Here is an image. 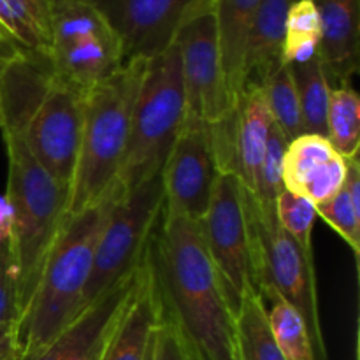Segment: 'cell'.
<instances>
[{
	"label": "cell",
	"instance_id": "16",
	"mask_svg": "<svg viewBox=\"0 0 360 360\" xmlns=\"http://www.w3.org/2000/svg\"><path fill=\"white\" fill-rule=\"evenodd\" d=\"M148 250L139 283L109 333L98 360H150L151 341L160 316V299Z\"/></svg>",
	"mask_w": 360,
	"mask_h": 360
},
{
	"label": "cell",
	"instance_id": "24",
	"mask_svg": "<svg viewBox=\"0 0 360 360\" xmlns=\"http://www.w3.org/2000/svg\"><path fill=\"white\" fill-rule=\"evenodd\" d=\"M239 360H287L281 354L273 333L262 299L257 292L246 295L236 316Z\"/></svg>",
	"mask_w": 360,
	"mask_h": 360
},
{
	"label": "cell",
	"instance_id": "33",
	"mask_svg": "<svg viewBox=\"0 0 360 360\" xmlns=\"http://www.w3.org/2000/svg\"><path fill=\"white\" fill-rule=\"evenodd\" d=\"M0 360H18L16 323L0 329Z\"/></svg>",
	"mask_w": 360,
	"mask_h": 360
},
{
	"label": "cell",
	"instance_id": "20",
	"mask_svg": "<svg viewBox=\"0 0 360 360\" xmlns=\"http://www.w3.org/2000/svg\"><path fill=\"white\" fill-rule=\"evenodd\" d=\"M259 4L260 0H214L221 67L229 94L234 102L245 88V53Z\"/></svg>",
	"mask_w": 360,
	"mask_h": 360
},
{
	"label": "cell",
	"instance_id": "4",
	"mask_svg": "<svg viewBox=\"0 0 360 360\" xmlns=\"http://www.w3.org/2000/svg\"><path fill=\"white\" fill-rule=\"evenodd\" d=\"M0 130L9 167L6 195L14 213L11 248L16 271V309L20 322L30 306L49 250L65 220L69 190L56 183L35 160L20 129L2 127Z\"/></svg>",
	"mask_w": 360,
	"mask_h": 360
},
{
	"label": "cell",
	"instance_id": "28",
	"mask_svg": "<svg viewBox=\"0 0 360 360\" xmlns=\"http://www.w3.org/2000/svg\"><path fill=\"white\" fill-rule=\"evenodd\" d=\"M274 211L280 227L301 246L306 255H313V227L316 220V207L306 197L294 192H283L274 202Z\"/></svg>",
	"mask_w": 360,
	"mask_h": 360
},
{
	"label": "cell",
	"instance_id": "30",
	"mask_svg": "<svg viewBox=\"0 0 360 360\" xmlns=\"http://www.w3.org/2000/svg\"><path fill=\"white\" fill-rule=\"evenodd\" d=\"M316 214L326 220L352 248L354 255L359 259L360 253V213L352 204L347 188L341 186L340 192L329 200L316 204Z\"/></svg>",
	"mask_w": 360,
	"mask_h": 360
},
{
	"label": "cell",
	"instance_id": "2",
	"mask_svg": "<svg viewBox=\"0 0 360 360\" xmlns=\"http://www.w3.org/2000/svg\"><path fill=\"white\" fill-rule=\"evenodd\" d=\"M123 193L116 186L77 217L63 221L39 276L34 297L16 326L18 360H34L79 313L95 246Z\"/></svg>",
	"mask_w": 360,
	"mask_h": 360
},
{
	"label": "cell",
	"instance_id": "18",
	"mask_svg": "<svg viewBox=\"0 0 360 360\" xmlns=\"http://www.w3.org/2000/svg\"><path fill=\"white\" fill-rule=\"evenodd\" d=\"M271 125L273 116L262 86H246L236 101V158L239 181L252 197L259 186Z\"/></svg>",
	"mask_w": 360,
	"mask_h": 360
},
{
	"label": "cell",
	"instance_id": "25",
	"mask_svg": "<svg viewBox=\"0 0 360 360\" xmlns=\"http://www.w3.org/2000/svg\"><path fill=\"white\" fill-rule=\"evenodd\" d=\"M327 139L345 160L359 155L360 97L352 84L330 86L327 105Z\"/></svg>",
	"mask_w": 360,
	"mask_h": 360
},
{
	"label": "cell",
	"instance_id": "1",
	"mask_svg": "<svg viewBox=\"0 0 360 360\" xmlns=\"http://www.w3.org/2000/svg\"><path fill=\"white\" fill-rule=\"evenodd\" d=\"M150 262L160 309L190 360H239L236 315L204 243L202 227L181 214H160Z\"/></svg>",
	"mask_w": 360,
	"mask_h": 360
},
{
	"label": "cell",
	"instance_id": "12",
	"mask_svg": "<svg viewBox=\"0 0 360 360\" xmlns=\"http://www.w3.org/2000/svg\"><path fill=\"white\" fill-rule=\"evenodd\" d=\"M217 176L210 127L186 112L181 132L162 169V213L181 214L200 224L210 207Z\"/></svg>",
	"mask_w": 360,
	"mask_h": 360
},
{
	"label": "cell",
	"instance_id": "36",
	"mask_svg": "<svg viewBox=\"0 0 360 360\" xmlns=\"http://www.w3.org/2000/svg\"><path fill=\"white\" fill-rule=\"evenodd\" d=\"M34 2H35V4H37V6H39V7H41V9H42V11H44V13H46V14H48V0H34Z\"/></svg>",
	"mask_w": 360,
	"mask_h": 360
},
{
	"label": "cell",
	"instance_id": "17",
	"mask_svg": "<svg viewBox=\"0 0 360 360\" xmlns=\"http://www.w3.org/2000/svg\"><path fill=\"white\" fill-rule=\"evenodd\" d=\"M319 11L320 60L336 86L350 84L360 58V0H311Z\"/></svg>",
	"mask_w": 360,
	"mask_h": 360
},
{
	"label": "cell",
	"instance_id": "11",
	"mask_svg": "<svg viewBox=\"0 0 360 360\" xmlns=\"http://www.w3.org/2000/svg\"><path fill=\"white\" fill-rule=\"evenodd\" d=\"M84 94L53 79L21 127L35 160L70 190L83 132Z\"/></svg>",
	"mask_w": 360,
	"mask_h": 360
},
{
	"label": "cell",
	"instance_id": "5",
	"mask_svg": "<svg viewBox=\"0 0 360 360\" xmlns=\"http://www.w3.org/2000/svg\"><path fill=\"white\" fill-rule=\"evenodd\" d=\"M186 120L181 56L174 41L146 62L129 148L115 186L122 193L162 172Z\"/></svg>",
	"mask_w": 360,
	"mask_h": 360
},
{
	"label": "cell",
	"instance_id": "34",
	"mask_svg": "<svg viewBox=\"0 0 360 360\" xmlns=\"http://www.w3.org/2000/svg\"><path fill=\"white\" fill-rule=\"evenodd\" d=\"M14 213L7 195H0V243L11 239L13 234Z\"/></svg>",
	"mask_w": 360,
	"mask_h": 360
},
{
	"label": "cell",
	"instance_id": "19",
	"mask_svg": "<svg viewBox=\"0 0 360 360\" xmlns=\"http://www.w3.org/2000/svg\"><path fill=\"white\" fill-rule=\"evenodd\" d=\"M297 0H260L245 53V88L262 86L281 63L285 27ZM243 88V90H245Z\"/></svg>",
	"mask_w": 360,
	"mask_h": 360
},
{
	"label": "cell",
	"instance_id": "7",
	"mask_svg": "<svg viewBox=\"0 0 360 360\" xmlns=\"http://www.w3.org/2000/svg\"><path fill=\"white\" fill-rule=\"evenodd\" d=\"M207 253L220 276L229 306L238 316L246 295L257 290L255 234L248 192L232 172L214 179L210 207L200 221Z\"/></svg>",
	"mask_w": 360,
	"mask_h": 360
},
{
	"label": "cell",
	"instance_id": "15",
	"mask_svg": "<svg viewBox=\"0 0 360 360\" xmlns=\"http://www.w3.org/2000/svg\"><path fill=\"white\" fill-rule=\"evenodd\" d=\"M347 160L327 137L302 134L288 143L283 158V186L288 192L322 204L336 195L345 183Z\"/></svg>",
	"mask_w": 360,
	"mask_h": 360
},
{
	"label": "cell",
	"instance_id": "9",
	"mask_svg": "<svg viewBox=\"0 0 360 360\" xmlns=\"http://www.w3.org/2000/svg\"><path fill=\"white\" fill-rule=\"evenodd\" d=\"M248 204L255 234L257 290L262 283L273 285L304 322L316 360H327L313 255H306L280 227L274 206H262L250 193Z\"/></svg>",
	"mask_w": 360,
	"mask_h": 360
},
{
	"label": "cell",
	"instance_id": "14",
	"mask_svg": "<svg viewBox=\"0 0 360 360\" xmlns=\"http://www.w3.org/2000/svg\"><path fill=\"white\" fill-rule=\"evenodd\" d=\"M143 264L144 257L132 273L123 276L97 301L77 313L76 319L34 360H98L109 333L139 283Z\"/></svg>",
	"mask_w": 360,
	"mask_h": 360
},
{
	"label": "cell",
	"instance_id": "26",
	"mask_svg": "<svg viewBox=\"0 0 360 360\" xmlns=\"http://www.w3.org/2000/svg\"><path fill=\"white\" fill-rule=\"evenodd\" d=\"M320 39H322V27L315 4L311 0H297L287 18L281 63L297 65L319 56Z\"/></svg>",
	"mask_w": 360,
	"mask_h": 360
},
{
	"label": "cell",
	"instance_id": "31",
	"mask_svg": "<svg viewBox=\"0 0 360 360\" xmlns=\"http://www.w3.org/2000/svg\"><path fill=\"white\" fill-rule=\"evenodd\" d=\"M18 323L16 271L11 239L0 243V329Z\"/></svg>",
	"mask_w": 360,
	"mask_h": 360
},
{
	"label": "cell",
	"instance_id": "13",
	"mask_svg": "<svg viewBox=\"0 0 360 360\" xmlns=\"http://www.w3.org/2000/svg\"><path fill=\"white\" fill-rule=\"evenodd\" d=\"M118 34L123 56L151 58L172 41L193 0H91Z\"/></svg>",
	"mask_w": 360,
	"mask_h": 360
},
{
	"label": "cell",
	"instance_id": "3",
	"mask_svg": "<svg viewBox=\"0 0 360 360\" xmlns=\"http://www.w3.org/2000/svg\"><path fill=\"white\" fill-rule=\"evenodd\" d=\"M146 62V58L125 60L84 94L83 132L65 220L101 202L115 186L129 148Z\"/></svg>",
	"mask_w": 360,
	"mask_h": 360
},
{
	"label": "cell",
	"instance_id": "6",
	"mask_svg": "<svg viewBox=\"0 0 360 360\" xmlns=\"http://www.w3.org/2000/svg\"><path fill=\"white\" fill-rule=\"evenodd\" d=\"M48 25L55 77L81 94L125 62L118 34L91 0H48Z\"/></svg>",
	"mask_w": 360,
	"mask_h": 360
},
{
	"label": "cell",
	"instance_id": "10",
	"mask_svg": "<svg viewBox=\"0 0 360 360\" xmlns=\"http://www.w3.org/2000/svg\"><path fill=\"white\" fill-rule=\"evenodd\" d=\"M213 6L214 0H193L174 35L186 112L207 127L220 123L236 105L225 83Z\"/></svg>",
	"mask_w": 360,
	"mask_h": 360
},
{
	"label": "cell",
	"instance_id": "21",
	"mask_svg": "<svg viewBox=\"0 0 360 360\" xmlns=\"http://www.w3.org/2000/svg\"><path fill=\"white\" fill-rule=\"evenodd\" d=\"M0 41L23 55L49 58L48 14L34 0H0Z\"/></svg>",
	"mask_w": 360,
	"mask_h": 360
},
{
	"label": "cell",
	"instance_id": "35",
	"mask_svg": "<svg viewBox=\"0 0 360 360\" xmlns=\"http://www.w3.org/2000/svg\"><path fill=\"white\" fill-rule=\"evenodd\" d=\"M20 55H23V53H20L16 48L7 44V42L0 41V77L6 72L7 67H9Z\"/></svg>",
	"mask_w": 360,
	"mask_h": 360
},
{
	"label": "cell",
	"instance_id": "8",
	"mask_svg": "<svg viewBox=\"0 0 360 360\" xmlns=\"http://www.w3.org/2000/svg\"><path fill=\"white\" fill-rule=\"evenodd\" d=\"M164 210L162 172L129 190L115 204L95 246L91 273L81 297L79 311L108 288L132 273L143 260L155 224Z\"/></svg>",
	"mask_w": 360,
	"mask_h": 360
},
{
	"label": "cell",
	"instance_id": "29",
	"mask_svg": "<svg viewBox=\"0 0 360 360\" xmlns=\"http://www.w3.org/2000/svg\"><path fill=\"white\" fill-rule=\"evenodd\" d=\"M288 139L276 125H271L267 139L266 155L259 172V186L253 199L262 206H274L278 195L285 190L283 186V158L287 151Z\"/></svg>",
	"mask_w": 360,
	"mask_h": 360
},
{
	"label": "cell",
	"instance_id": "27",
	"mask_svg": "<svg viewBox=\"0 0 360 360\" xmlns=\"http://www.w3.org/2000/svg\"><path fill=\"white\" fill-rule=\"evenodd\" d=\"M273 122L283 132L288 143L304 134L301 105H299L297 90L288 65H280L262 84Z\"/></svg>",
	"mask_w": 360,
	"mask_h": 360
},
{
	"label": "cell",
	"instance_id": "23",
	"mask_svg": "<svg viewBox=\"0 0 360 360\" xmlns=\"http://www.w3.org/2000/svg\"><path fill=\"white\" fill-rule=\"evenodd\" d=\"M297 90L304 134L327 137V105L330 84L323 70L320 55L309 62L288 65Z\"/></svg>",
	"mask_w": 360,
	"mask_h": 360
},
{
	"label": "cell",
	"instance_id": "32",
	"mask_svg": "<svg viewBox=\"0 0 360 360\" xmlns=\"http://www.w3.org/2000/svg\"><path fill=\"white\" fill-rule=\"evenodd\" d=\"M150 360H190L174 326L164 316L162 309L151 341Z\"/></svg>",
	"mask_w": 360,
	"mask_h": 360
},
{
	"label": "cell",
	"instance_id": "22",
	"mask_svg": "<svg viewBox=\"0 0 360 360\" xmlns=\"http://www.w3.org/2000/svg\"><path fill=\"white\" fill-rule=\"evenodd\" d=\"M259 295L267 313L271 333L287 360H316L311 338L299 313L274 290L273 285L262 283Z\"/></svg>",
	"mask_w": 360,
	"mask_h": 360
}]
</instances>
